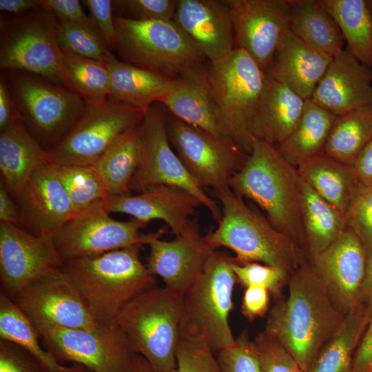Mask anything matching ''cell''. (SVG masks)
Wrapping results in <instances>:
<instances>
[{"instance_id":"cell-38","label":"cell","mask_w":372,"mask_h":372,"mask_svg":"<svg viewBox=\"0 0 372 372\" xmlns=\"http://www.w3.org/2000/svg\"><path fill=\"white\" fill-rule=\"evenodd\" d=\"M0 338L34 355L55 372H74L82 365L60 364L39 343L40 335L28 316L4 292H0Z\"/></svg>"},{"instance_id":"cell-22","label":"cell","mask_w":372,"mask_h":372,"mask_svg":"<svg viewBox=\"0 0 372 372\" xmlns=\"http://www.w3.org/2000/svg\"><path fill=\"white\" fill-rule=\"evenodd\" d=\"M174 21L211 63L236 48L231 12L225 0H179Z\"/></svg>"},{"instance_id":"cell-37","label":"cell","mask_w":372,"mask_h":372,"mask_svg":"<svg viewBox=\"0 0 372 372\" xmlns=\"http://www.w3.org/2000/svg\"><path fill=\"white\" fill-rule=\"evenodd\" d=\"M372 138V103L336 116L324 152L348 165L354 163Z\"/></svg>"},{"instance_id":"cell-30","label":"cell","mask_w":372,"mask_h":372,"mask_svg":"<svg viewBox=\"0 0 372 372\" xmlns=\"http://www.w3.org/2000/svg\"><path fill=\"white\" fill-rule=\"evenodd\" d=\"M300 177L344 217L359 187L353 165L322 152L298 168Z\"/></svg>"},{"instance_id":"cell-60","label":"cell","mask_w":372,"mask_h":372,"mask_svg":"<svg viewBox=\"0 0 372 372\" xmlns=\"http://www.w3.org/2000/svg\"><path fill=\"white\" fill-rule=\"evenodd\" d=\"M366 3L372 16V0H366Z\"/></svg>"},{"instance_id":"cell-40","label":"cell","mask_w":372,"mask_h":372,"mask_svg":"<svg viewBox=\"0 0 372 372\" xmlns=\"http://www.w3.org/2000/svg\"><path fill=\"white\" fill-rule=\"evenodd\" d=\"M64 62L75 92L86 103H100L109 96L110 76L107 64L63 53Z\"/></svg>"},{"instance_id":"cell-52","label":"cell","mask_w":372,"mask_h":372,"mask_svg":"<svg viewBox=\"0 0 372 372\" xmlns=\"http://www.w3.org/2000/svg\"><path fill=\"white\" fill-rule=\"evenodd\" d=\"M19 121L17 104L5 72L0 75V130Z\"/></svg>"},{"instance_id":"cell-14","label":"cell","mask_w":372,"mask_h":372,"mask_svg":"<svg viewBox=\"0 0 372 372\" xmlns=\"http://www.w3.org/2000/svg\"><path fill=\"white\" fill-rule=\"evenodd\" d=\"M36 329L45 350L60 364H79L93 372H132L135 353L118 325L94 330L54 326Z\"/></svg>"},{"instance_id":"cell-55","label":"cell","mask_w":372,"mask_h":372,"mask_svg":"<svg viewBox=\"0 0 372 372\" xmlns=\"http://www.w3.org/2000/svg\"><path fill=\"white\" fill-rule=\"evenodd\" d=\"M0 220L17 226L20 225L19 209L13 203L3 182L0 180Z\"/></svg>"},{"instance_id":"cell-53","label":"cell","mask_w":372,"mask_h":372,"mask_svg":"<svg viewBox=\"0 0 372 372\" xmlns=\"http://www.w3.org/2000/svg\"><path fill=\"white\" fill-rule=\"evenodd\" d=\"M351 372H372V316L355 351Z\"/></svg>"},{"instance_id":"cell-21","label":"cell","mask_w":372,"mask_h":372,"mask_svg":"<svg viewBox=\"0 0 372 372\" xmlns=\"http://www.w3.org/2000/svg\"><path fill=\"white\" fill-rule=\"evenodd\" d=\"M20 224L34 235H51L75 211L69 196L47 160L32 173L17 196Z\"/></svg>"},{"instance_id":"cell-31","label":"cell","mask_w":372,"mask_h":372,"mask_svg":"<svg viewBox=\"0 0 372 372\" xmlns=\"http://www.w3.org/2000/svg\"><path fill=\"white\" fill-rule=\"evenodd\" d=\"M335 118V115L308 99L293 130L275 147L288 163L298 169L307 161L324 152Z\"/></svg>"},{"instance_id":"cell-54","label":"cell","mask_w":372,"mask_h":372,"mask_svg":"<svg viewBox=\"0 0 372 372\" xmlns=\"http://www.w3.org/2000/svg\"><path fill=\"white\" fill-rule=\"evenodd\" d=\"M353 166L360 185H372V138L362 151Z\"/></svg>"},{"instance_id":"cell-29","label":"cell","mask_w":372,"mask_h":372,"mask_svg":"<svg viewBox=\"0 0 372 372\" xmlns=\"http://www.w3.org/2000/svg\"><path fill=\"white\" fill-rule=\"evenodd\" d=\"M46 161V150L20 120L1 131V180L10 194L17 197L34 170Z\"/></svg>"},{"instance_id":"cell-47","label":"cell","mask_w":372,"mask_h":372,"mask_svg":"<svg viewBox=\"0 0 372 372\" xmlns=\"http://www.w3.org/2000/svg\"><path fill=\"white\" fill-rule=\"evenodd\" d=\"M216 358L220 372H261L255 345L247 331L234 345L218 351Z\"/></svg>"},{"instance_id":"cell-25","label":"cell","mask_w":372,"mask_h":372,"mask_svg":"<svg viewBox=\"0 0 372 372\" xmlns=\"http://www.w3.org/2000/svg\"><path fill=\"white\" fill-rule=\"evenodd\" d=\"M162 104L170 115L183 122L215 136L231 139L211 92L207 68L203 64L183 73L178 78L176 88Z\"/></svg>"},{"instance_id":"cell-15","label":"cell","mask_w":372,"mask_h":372,"mask_svg":"<svg viewBox=\"0 0 372 372\" xmlns=\"http://www.w3.org/2000/svg\"><path fill=\"white\" fill-rule=\"evenodd\" d=\"M167 134L190 174L201 187H210L214 192L230 188L232 177L249 156L231 139L194 127L169 113Z\"/></svg>"},{"instance_id":"cell-45","label":"cell","mask_w":372,"mask_h":372,"mask_svg":"<svg viewBox=\"0 0 372 372\" xmlns=\"http://www.w3.org/2000/svg\"><path fill=\"white\" fill-rule=\"evenodd\" d=\"M253 342L261 372H304L282 344L266 331L259 332Z\"/></svg>"},{"instance_id":"cell-16","label":"cell","mask_w":372,"mask_h":372,"mask_svg":"<svg viewBox=\"0 0 372 372\" xmlns=\"http://www.w3.org/2000/svg\"><path fill=\"white\" fill-rule=\"evenodd\" d=\"M14 301L36 328L54 326L94 330L101 327L63 267L31 283Z\"/></svg>"},{"instance_id":"cell-34","label":"cell","mask_w":372,"mask_h":372,"mask_svg":"<svg viewBox=\"0 0 372 372\" xmlns=\"http://www.w3.org/2000/svg\"><path fill=\"white\" fill-rule=\"evenodd\" d=\"M372 316L360 302L346 316L339 331L324 346L307 372H351L353 358Z\"/></svg>"},{"instance_id":"cell-58","label":"cell","mask_w":372,"mask_h":372,"mask_svg":"<svg viewBox=\"0 0 372 372\" xmlns=\"http://www.w3.org/2000/svg\"><path fill=\"white\" fill-rule=\"evenodd\" d=\"M132 372H154V371L143 356L134 353L132 363Z\"/></svg>"},{"instance_id":"cell-49","label":"cell","mask_w":372,"mask_h":372,"mask_svg":"<svg viewBox=\"0 0 372 372\" xmlns=\"http://www.w3.org/2000/svg\"><path fill=\"white\" fill-rule=\"evenodd\" d=\"M82 2L89 10L92 19L108 48L110 50L115 49L116 31L113 15L112 1L84 0Z\"/></svg>"},{"instance_id":"cell-39","label":"cell","mask_w":372,"mask_h":372,"mask_svg":"<svg viewBox=\"0 0 372 372\" xmlns=\"http://www.w3.org/2000/svg\"><path fill=\"white\" fill-rule=\"evenodd\" d=\"M50 164L65 189L75 214L110 196L107 187L94 165Z\"/></svg>"},{"instance_id":"cell-19","label":"cell","mask_w":372,"mask_h":372,"mask_svg":"<svg viewBox=\"0 0 372 372\" xmlns=\"http://www.w3.org/2000/svg\"><path fill=\"white\" fill-rule=\"evenodd\" d=\"M367 262L360 238L347 227L327 249L309 261L332 303L344 316L360 302Z\"/></svg>"},{"instance_id":"cell-8","label":"cell","mask_w":372,"mask_h":372,"mask_svg":"<svg viewBox=\"0 0 372 372\" xmlns=\"http://www.w3.org/2000/svg\"><path fill=\"white\" fill-rule=\"evenodd\" d=\"M232 258L214 251L190 289L183 296L180 329L203 340L213 351L234 345L229 323L236 278Z\"/></svg>"},{"instance_id":"cell-23","label":"cell","mask_w":372,"mask_h":372,"mask_svg":"<svg viewBox=\"0 0 372 372\" xmlns=\"http://www.w3.org/2000/svg\"><path fill=\"white\" fill-rule=\"evenodd\" d=\"M310 99L335 116L372 103V69L347 50L333 56Z\"/></svg>"},{"instance_id":"cell-28","label":"cell","mask_w":372,"mask_h":372,"mask_svg":"<svg viewBox=\"0 0 372 372\" xmlns=\"http://www.w3.org/2000/svg\"><path fill=\"white\" fill-rule=\"evenodd\" d=\"M106 64L110 76L108 98L145 112L155 103H163L178 84V78L117 59Z\"/></svg>"},{"instance_id":"cell-1","label":"cell","mask_w":372,"mask_h":372,"mask_svg":"<svg viewBox=\"0 0 372 372\" xmlns=\"http://www.w3.org/2000/svg\"><path fill=\"white\" fill-rule=\"evenodd\" d=\"M288 294L276 300L265 331L275 338L307 372L339 331L344 316L307 261L287 278Z\"/></svg>"},{"instance_id":"cell-12","label":"cell","mask_w":372,"mask_h":372,"mask_svg":"<svg viewBox=\"0 0 372 372\" xmlns=\"http://www.w3.org/2000/svg\"><path fill=\"white\" fill-rule=\"evenodd\" d=\"M168 112L162 103L149 107L141 123L142 152L131 189L141 192L156 185L180 188L196 198L218 223L221 208L203 190L174 152L167 134Z\"/></svg>"},{"instance_id":"cell-11","label":"cell","mask_w":372,"mask_h":372,"mask_svg":"<svg viewBox=\"0 0 372 372\" xmlns=\"http://www.w3.org/2000/svg\"><path fill=\"white\" fill-rule=\"evenodd\" d=\"M145 111L110 98L100 103L85 102V110L72 128L46 151L52 164L94 165L124 133L139 125Z\"/></svg>"},{"instance_id":"cell-59","label":"cell","mask_w":372,"mask_h":372,"mask_svg":"<svg viewBox=\"0 0 372 372\" xmlns=\"http://www.w3.org/2000/svg\"><path fill=\"white\" fill-rule=\"evenodd\" d=\"M74 372H93V371H90L87 369L86 368H85L83 366H82L80 369H79L77 371Z\"/></svg>"},{"instance_id":"cell-56","label":"cell","mask_w":372,"mask_h":372,"mask_svg":"<svg viewBox=\"0 0 372 372\" xmlns=\"http://www.w3.org/2000/svg\"><path fill=\"white\" fill-rule=\"evenodd\" d=\"M43 0H0V10L21 15L42 6Z\"/></svg>"},{"instance_id":"cell-36","label":"cell","mask_w":372,"mask_h":372,"mask_svg":"<svg viewBox=\"0 0 372 372\" xmlns=\"http://www.w3.org/2000/svg\"><path fill=\"white\" fill-rule=\"evenodd\" d=\"M333 17L347 49L355 58L372 69V16L366 0H319Z\"/></svg>"},{"instance_id":"cell-35","label":"cell","mask_w":372,"mask_h":372,"mask_svg":"<svg viewBox=\"0 0 372 372\" xmlns=\"http://www.w3.org/2000/svg\"><path fill=\"white\" fill-rule=\"evenodd\" d=\"M141 124L124 133L94 164L110 196L131 195V183L142 152Z\"/></svg>"},{"instance_id":"cell-18","label":"cell","mask_w":372,"mask_h":372,"mask_svg":"<svg viewBox=\"0 0 372 372\" xmlns=\"http://www.w3.org/2000/svg\"><path fill=\"white\" fill-rule=\"evenodd\" d=\"M231 16L236 48L264 72L289 30L290 0H225Z\"/></svg>"},{"instance_id":"cell-3","label":"cell","mask_w":372,"mask_h":372,"mask_svg":"<svg viewBox=\"0 0 372 372\" xmlns=\"http://www.w3.org/2000/svg\"><path fill=\"white\" fill-rule=\"evenodd\" d=\"M141 246L65 262L63 269L100 325H116L118 315L130 301L156 287L155 276L140 260Z\"/></svg>"},{"instance_id":"cell-32","label":"cell","mask_w":372,"mask_h":372,"mask_svg":"<svg viewBox=\"0 0 372 372\" xmlns=\"http://www.w3.org/2000/svg\"><path fill=\"white\" fill-rule=\"evenodd\" d=\"M300 202L306 239V254L309 261H311L334 242L345 229L344 217L301 177Z\"/></svg>"},{"instance_id":"cell-17","label":"cell","mask_w":372,"mask_h":372,"mask_svg":"<svg viewBox=\"0 0 372 372\" xmlns=\"http://www.w3.org/2000/svg\"><path fill=\"white\" fill-rule=\"evenodd\" d=\"M64 264L52 236L34 235L0 222L1 291L13 300L31 283Z\"/></svg>"},{"instance_id":"cell-4","label":"cell","mask_w":372,"mask_h":372,"mask_svg":"<svg viewBox=\"0 0 372 372\" xmlns=\"http://www.w3.org/2000/svg\"><path fill=\"white\" fill-rule=\"evenodd\" d=\"M221 205L218 227L205 239L213 248L224 247L236 254L234 262H262L288 275L309 261L305 251L276 229L258 211L230 188L214 192Z\"/></svg>"},{"instance_id":"cell-10","label":"cell","mask_w":372,"mask_h":372,"mask_svg":"<svg viewBox=\"0 0 372 372\" xmlns=\"http://www.w3.org/2000/svg\"><path fill=\"white\" fill-rule=\"evenodd\" d=\"M19 120L46 151L69 132L82 115L85 101L76 93L38 76L5 72Z\"/></svg>"},{"instance_id":"cell-50","label":"cell","mask_w":372,"mask_h":372,"mask_svg":"<svg viewBox=\"0 0 372 372\" xmlns=\"http://www.w3.org/2000/svg\"><path fill=\"white\" fill-rule=\"evenodd\" d=\"M42 6L51 11L59 21L96 27L79 0H43Z\"/></svg>"},{"instance_id":"cell-43","label":"cell","mask_w":372,"mask_h":372,"mask_svg":"<svg viewBox=\"0 0 372 372\" xmlns=\"http://www.w3.org/2000/svg\"><path fill=\"white\" fill-rule=\"evenodd\" d=\"M344 222L360 238L369 261L372 256V185H359Z\"/></svg>"},{"instance_id":"cell-6","label":"cell","mask_w":372,"mask_h":372,"mask_svg":"<svg viewBox=\"0 0 372 372\" xmlns=\"http://www.w3.org/2000/svg\"><path fill=\"white\" fill-rule=\"evenodd\" d=\"M182 312L183 296L156 286L130 301L118 315L116 325L154 372H174Z\"/></svg>"},{"instance_id":"cell-2","label":"cell","mask_w":372,"mask_h":372,"mask_svg":"<svg viewBox=\"0 0 372 372\" xmlns=\"http://www.w3.org/2000/svg\"><path fill=\"white\" fill-rule=\"evenodd\" d=\"M300 180L298 169L281 156L275 145L254 139L250 154L232 177L229 187L237 195L258 205L272 225L306 253Z\"/></svg>"},{"instance_id":"cell-26","label":"cell","mask_w":372,"mask_h":372,"mask_svg":"<svg viewBox=\"0 0 372 372\" xmlns=\"http://www.w3.org/2000/svg\"><path fill=\"white\" fill-rule=\"evenodd\" d=\"M332 58L289 30L265 72L307 100L311 97Z\"/></svg>"},{"instance_id":"cell-13","label":"cell","mask_w":372,"mask_h":372,"mask_svg":"<svg viewBox=\"0 0 372 372\" xmlns=\"http://www.w3.org/2000/svg\"><path fill=\"white\" fill-rule=\"evenodd\" d=\"M110 214L105 200L96 201L76 212L53 234L56 248L64 262L148 244L164 230L142 234L139 231L147 223L136 219L116 220Z\"/></svg>"},{"instance_id":"cell-57","label":"cell","mask_w":372,"mask_h":372,"mask_svg":"<svg viewBox=\"0 0 372 372\" xmlns=\"http://www.w3.org/2000/svg\"><path fill=\"white\" fill-rule=\"evenodd\" d=\"M360 302L372 308V256L367 262L366 276L361 291Z\"/></svg>"},{"instance_id":"cell-41","label":"cell","mask_w":372,"mask_h":372,"mask_svg":"<svg viewBox=\"0 0 372 372\" xmlns=\"http://www.w3.org/2000/svg\"><path fill=\"white\" fill-rule=\"evenodd\" d=\"M57 37L63 53L105 63L116 59L96 27L58 20Z\"/></svg>"},{"instance_id":"cell-51","label":"cell","mask_w":372,"mask_h":372,"mask_svg":"<svg viewBox=\"0 0 372 372\" xmlns=\"http://www.w3.org/2000/svg\"><path fill=\"white\" fill-rule=\"evenodd\" d=\"M269 292L262 287H246L241 304V312L249 322L263 317L269 310Z\"/></svg>"},{"instance_id":"cell-7","label":"cell","mask_w":372,"mask_h":372,"mask_svg":"<svg viewBox=\"0 0 372 372\" xmlns=\"http://www.w3.org/2000/svg\"><path fill=\"white\" fill-rule=\"evenodd\" d=\"M122 61L173 78L206 59L174 21H139L114 16Z\"/></svg>"},{"instance_id":"cell-20","label":"cell","mask_w":372,"mask_h":372,"mask_svg":"<svg viewBox=\"0 0 372 372\" xmlns=\"http://www.w3.org/2000/svg\"><path fill=\"white\" fill-rule=\"evenodd\" d=\"M163 234L164 230L147 244L150 251L147 267L163 280L165 287L183 296L198 278L214 249L193 221L173 240H161Z\"/></svg>"},{"instance_id":"cell-48","label":"cell","mask_w":372,"mask_h":372,"mask_svg":"<svg viewBox=\"0 0 372 372\" xmlns=\"http://www.w3.org/2000/svg\"><path fill=\"white\" fill-rule=\"evenodd\" d=\"M0 372H55L24 348L0 340Z\"/></svg>"},{"instance_id":"cell-9","label":"cell","mask_w":372,"mask_h":372,"mask_svg":"<svg viewBox=\"0 0 372 372\" xmlns=\"http://www.w3.org/2000/svg\"><path fill=\"white\" fill-rule=\"evenodd\" d=\"M211 92L229 136L250 154V125L265 85L264 70L244 50L236 48L207 68Z\"/></svg>"},{"instance_id":"cell-42","label":"cell","mask_w":372,"mask_h":372,"mask_svg":"<svg viewBox=\"0 0 372 372\" xmlns=\"http://www.w3.org/2000/svg\"><path fill=\"white\" fill-rule=\"evenodd\" d=\"M174 372H220L212 349L201 338L180 330Z\"/></svg>"},{"instance_id":"cell-5","label":"cell","mask_w":372,"mask_h":372,"mask_svg":"<svg viewBox=\"0 0 372 372\" xmlns=\"http://www.w3.org/2000/svg\"><path fill=\"white\" fill-rule=\"evenodd\" d=\"M58 20L43 6L0 20V68L38 76L75 92L57 37ZM76 93V92H75Z\"/></svg>"},{"instance_id":"cell-33","label":"cell","mask_w":372,"mask_h":372,"mask_svg":"<svg viewBox=\"0 0 372 372\" xmlns=\"http://www.w3.org/2000/svg\"><path fill=\"white\" fill-rule=\"evenodd\" d=\"M289 30L311 47L332 56L344 50L341 31L319 0H290Z\"/></svg>"},{"instance_id":"cell-24","label":"cell","mask_w":372,"mask_h":372,"mask_svg":"<svg viewBox=\"0 0 372 372\" xmlns=\"http://www.w3.org/2000/svg\"><path fill=\"white\" fill-rule=\"evenodd\" d=\"M105 203L110 213L128 214L147 224L152 220H163L176 236L187 230L190 217L202 205L188 192L165 185L149 187L136 196H109Z\"/></svg>"},{"instance_id":"cell-44","label":"cell","mask_w":372,"mask_h":372,"mask_svg":"<svg viewBox=\"0 0 372 372\" xmlns=\"http://www.w3.org/2000/svg\"><path fill=\"white\" fill-rule=\"evenodd\" d=\"M231 268L236 280L245 287L265 288L275 300L282 297L283 286L289 276L284 271L258 262L238 264L233 258Z\"/></svg>"},{"instance_id":"cell-27","label":"cell","mask_w":372,"mask_h":372,"mask_svg":"<svg viewBox=\"0 0 372 372\" xmlns=\"http://www.w3.org/2000/svg\"><path fill=\"white\" fill-rule=\"evenodd\" d=\"M265 74V85L251 122L250 134L253 139L276 146L295 128L306 100Z\"/></svg>"},{"instance_id":"cell-46","label":"cell","mask_w":372,"mask_h":372,"mask_svg":"<svg viewBox=\"0 0 372 372\" xmlns=\"http://www.w3.org/2000/svg\"><path fill=\"white\" fill-rule=\"evenodd\" d=\"M179 0H116L118 17L139 21H174Z\"/></svg>"}]
</instances>
